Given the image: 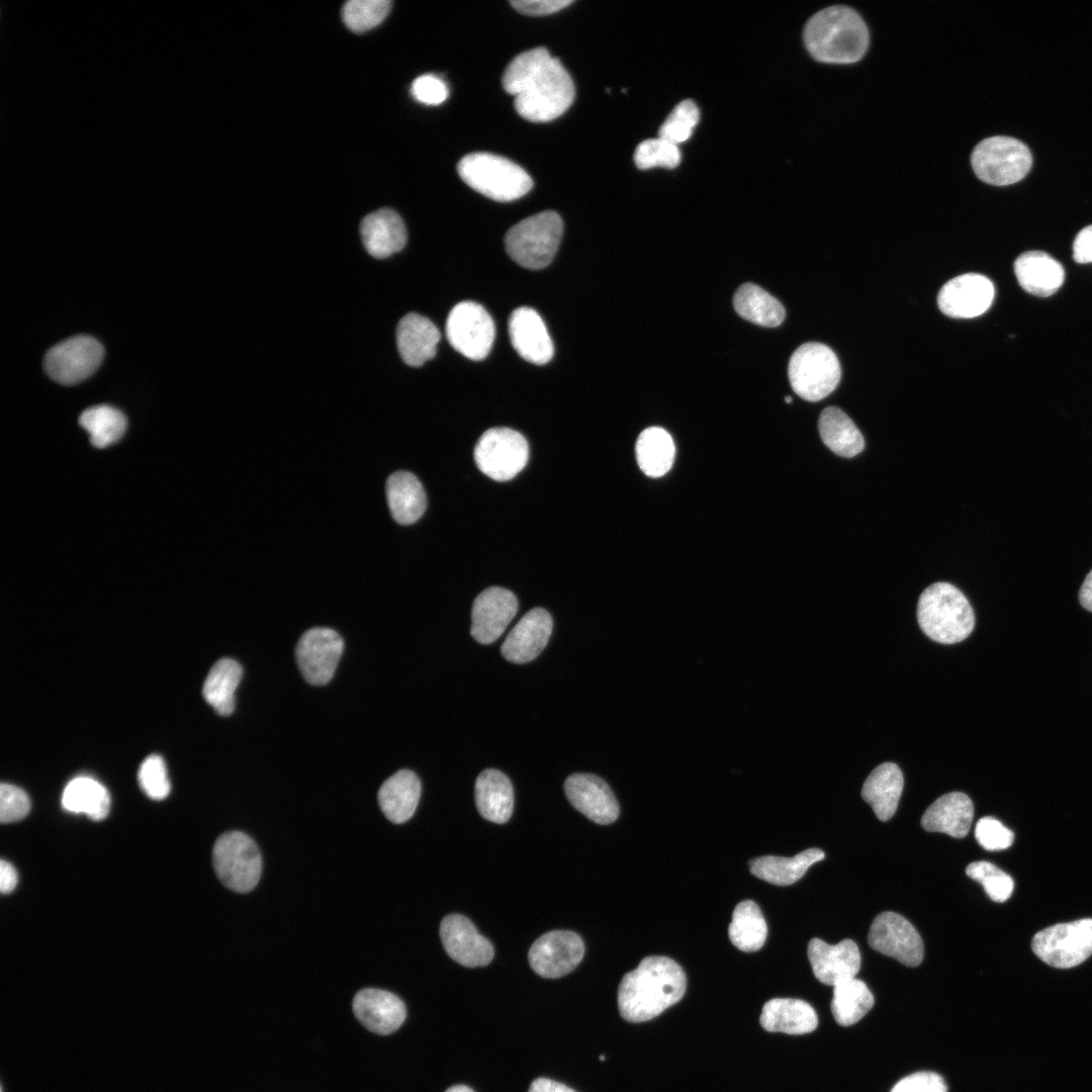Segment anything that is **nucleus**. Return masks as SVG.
Listing matches in <instances>:
<instances>
[{
    "label": "nucleus",
    "mask_w": 1092,
    "mask_h": 1092,
    "mask_svg": "<svg viewBox=\"0 0 1092 1092\" xmlns=\"http://www.w3.org/2000/svg\"><path fill=\"white\" fill-rule=\"evenodd\" d=\"M502 81L504 89L515 96L519 115L534 122L557 118L569 108L575 96L568 72L542 47L516 56Z\"/></svg>",
    "instance_id": "nucleus-1"
},
{
    "label": "nucleus",
    "mask_w": 1092,
    "mask_h": 1092,
    "mask_svg": "<svg viewBox=\"0 0 1092 1092\" xmlns=\"http://www.w3.org/2000/svg\"><path fill=\"white\" fill-rule=\"evenodd\" d=\"M686 988L685 972L675 961L661 956L646 957L621 980L620 1014L630 1022L650 1020L678 1002Z\"/></svg>",
    "instance_id": "nucleus-2"
},
{
    "label": "nucleus",
    "mask_w": 1092,
    "mask_h": 1092,
    "mask_svg": "<svg viewBox=\"0 0 1092 1092\" xmlns=\"http://www.w3.org/2000/svg\"><path fill=\"white\" fill-rule=\"evenodd\" d=\"M804 43L816 61L827 64H852L869 48V29L852 8L835 5L815 13L804 28Z\"/></svg>",
    "instance_id": "nucleus-3"
},
{
    "label": "nucleus",
    "mask_w": 1092,
    "mask_h": 1092,
    "mask_svg": "<svg viewBox=\"0 0 1092 1092\" xmlns=\"http://www.w3.org/2000/svg\"><path fill=\"white\" fill-rule=\"evenodd\" d=\"M917 620L923 633L941 644L966 639L975 626L969 601L948 582H935L922 592L917 605Z\"/></svg>",
    "instance_id": "nucleus-4"
},
{
    "label": "nucleus",
    "mask_w": 1092,
    "mask_h": 1092,
    "mask_svg": "<svg viewBox=\"0 0 1092 1092\" xmlns=\"http://www.w3.org/2000/svg\"><path fill=\"white\" fill-rule=\"evenodd\" d=\"M461 179L472 189L496 201H513L527 194L533 181L515 162L491 153L464 156L457 165Z\"/></svg>",
    "instance_id": "nucleus-5"
},
{
    "label": "nucleus",
    "mask_w": 1092,
    "mask_h": 1092,
    "mask_svg": "<svg viewBox=\"0 0 1092 1092\" xmlns=\"http://www.w3.org/2000/svg\"><path fill=\"white\" fill-rule=\"evenodd\" d=\"M563 234L558 213L546 210L513 225L506 234L505 246L509 256L527 269H542L554 258Z\"/></svg>",
    "instance_id": "nucleus-6"
},
{
    "label": "nucleus",
    "mask_w": 1092,
    "mask_h": 1092,
    "mask_svg": "<svg viewBox=\"0 0 1092 1092\" xmlns=\"http://www.w3.org/2000/svg\"><path fill=\"white\" fill-rule=\"evenodd\" d=\"M788 376L799 396L818 401L836 388L841 369L837 356L828 346L809 342L801 345L791 356Z\"/></svg>",
    "instance_id": "nucleus-7"
},
{
    "label": "nucleus",
    "mask_w": 1092,
    "mask_h": 1092,
    "mask_svg": "<svg viewBox=\"0 0 1092 1092\" xmlns=\"http://www.w3.org/2000/svg\"><path fill=\"white\" fill-rule=\"evenodd\" d=\"M971 164L977 177L995 186L1014 184L1023 179L1032 165L1025 144L1010 136H991L973 150Z\"/></svg>",
    "instance_id": "nucleus-8"
},
{
    "label": "nucleus",
    "mask_w": 1092,
    "mask_h": 1092,
    "mask_svg": "<svg viewBox=\"0 0 1092 1092\" xmlns=\"http://www.w3.org/2000/svg\"><path fill=\"white\" fill-rule=\"evenodd\" d=\"M212 863L219 881L230 890L248 893L258 884L262 857L255 841L241 831L221 834L212 848Z\"/></svg>",
    "instance_id": "nucleus-9"
},
{
    "label": "nucleus",
    "mask_w": 1092,
    "mask_h": 1092,
    "mask_svg": "<svg viewBox=\"0 0 1092 1092\" xmlns=\"http://www.w3.org/2000/svg\"><path fill=\"white\" fill-rule=\"evenodd\" d=\"M1031 947L1054 968L1076 967L1092 954V918L1046 927L1033 936Z\"/></svg>",
    "instance_id": "nucleus-10"
},
{
    "label": "nucleus",
    "mask_w": 1092,
    "mask_h": 1092,
    "mask_svg": "<svg viewBox=\"0 0 1092 1092\" xmlns=\"http://www.w3.org/2000/svg\"><path fill=\"white\" fill-rule=\"evenodd\" d=\"M526 438L510 428H491L479 438L474 459L479 470L496 481L514 478L527 464Z\"/></svg>",
    "instance_id": "nucleus-11"
},
{
    "label": "nucleus",
    "mask_w": 1092,
    "mask_h": 1092,
    "mask_svg": "<svg viewBox=\"0 0 1092 1092\" xmlns=\"http://www.w3.org/2000/svg\"><path fill=\"white\" fill-rule=\"evenodd\" d=\"M446 336L457 352L468 359L479 361L491 350L495 336L494 323L479 303L462 301L448 314Z\"/></svg>",
    "instance_id": "nucleus-12"
},
{
    "label": "nucleus",
    "mask_w": 1092,
    "mask_h": 1092,
    "mask_svg": "<svg viewBox=\"0 0 1092 1092\" xmlns=\"http://www.w3.org/2000/svg\"><path fill=\"white\" fill-rule=\"evenodd\" d=\"M103 356V347L97 340L76 336L52 347L44 356L43 366L53 380L72 385L93 374Z\"/></svg>",
    "instance_id": "nucleus-13"
},
{
    "label": "nucleus",
    "mask_w": 1092,
    "mask_h": 1092,
    "mask_svg": "<svg viewBox=\"0 0 1092 1092\" xmlns=\"http://www.w3.org/2000/svg\"><path fill=\"white\" fill-rule=\"evenodd\" d=\"M868 942L870 946L907 967H916L923 960L924 948L920 934L902 915L880 913L873 921Z\"/></svg>",
    "instance_id": "nucleus-14"
},
{
    "label": "nucleus",
    "mask_w": 1092,
    "mask_h": 1092,
    "mask_svg": "<svg viewBox=\"0 0 1092 1092\" xmlns=\"http://www.w3.org/2000/svg\"><path fill=\"white\" fill-rule=\"evenodd\" d=\"M343 649L342 637L330 628L316 627L304 632L295 648L297 666L304 679L313 686L328 684Z\"/></svg>",
    "instance_id": "nucleus-15"
},
{
    "label": "nucleus",
    "mask_w": 1092,
    "mask_h": 1092,
    "mask_svg": "<svg viewBox=\"0 0 1092 1092\" xmlns=\"http://www.w3.org/2000/svg\"><path fill=\"white\" fill-rule=\"evenodd\" d=\"M584 953L581 937L569 930H553L537 938L528 960L533 971L544 978H560L580 963Z\"/></svg>",
    "instance_id": "nucleus-16"
},
{
    "label": "nucleus",
    "mask_w": 1092,
    "mask_h": 1092,
    "mask_svg": "<svg viewBox=\"0 0 1092 1092\" xmlns=\"http://www.w3.org/2000/svg\"><path fill=\"white\" fill-rule=\"evenodd\" d=\"M994 295V285L989 278L967 273L952 278L941 287L937 303L939 309L950 317L972 318L987 311Z\"/></svg>",
    "instance_id": "nucleus-17"
},
{
    "label": "nucleus",
    "mask_w": 1092,
    "mask_h": 1092,
    "mask_svg": "<svg viewBox=\"0 0 1092 1092\" xmlns=\"http://www.w3.org/2000/svg\"><path fill=\"white\" fill-rule=\"evenodd\" d=\"M518 611V600L509 589L492 586L481 592L471 610L472 637L481 644L495 641Z\"/></svg>",
    "instance_id": "nucleus-18"
},
{
    "label": "nucleus",
    "mask_w": 1092,
    "mask_h": 1092,
    "mask_svg": "<svg viewBox=\"0 0 1092 1092\" xmlns=\"http://www.w3.org/2000/svg\"><path fill=\"white\" fill-rule=\"evenodd\" d=\"M440 937L448 956L461 966L484 967L493 958L491 942L461 914H450L442 919Z\"/></svg>",
    "instance_id": "nucleus-19"
},
{
    "label": "nucleus",
    "mask_w": 1092,
    "mask_h": 1092,
    "mask_svg": "<svg viewBox=\"0 0 1092 1092\" xmlns=\"http://www.w3.org/2000/svg\"><path fill=\"white\" fill-rule=\"evenodd\" d=\"M808 959L816 979L832 987L855 978L861 962L859 949L851 939L828 944L812 938L808 943Z\"/></svg>",
    "instance_id": "nucleus-20"
},
{
    "label": "nucleus",
    "mask_w": 1092,
    "mask_h": 1092,
    "mask_svg": "<svg viewBox=\"0 0 1092 1092\" xmlns=\"http://www.w3.org/2000/svg\"><path fill=\"white\" fill-rule=\"evenodd\" d=\"M569 803L598 824H610L619 816V804L609 785L592 774H573L564 783Z\"/></svg>",
    "instance_id": "nucleus-21"
},
{
    "label": "nucleus",
    "mask_w": 1092,
    "mask_h": 1092,
    "mask_svg": "<svg viewBox=\"0 0 1092 1092\" xmlns=\"http://www.w3.org/2000/svg\"><path fill=\"white\" fill-rule=\"evenodd\" d=\"M509 336L517 353L526 361L542 365L554 354V346L540 314L529 306L516 308L509 317Z\"/></svg>",
    "instance_id": "nucleus-22"
},
{
    "label": "nucleus",
    "mask_w": 1092,
    "mask_h": 1092,
    "mask_svg": "<svg viewBox=\"0 0 1092 1092\" xmlns=\"http://www.w3.org/2000/svg\"><path fill=\"white\" fill-rule=\"evenodd\" d=\"M552 626V618L545 609L530 610L506 637L500 647L502 655L514 663L532 661L548 643Z\"/></svg>",
    "instance_id": "nucleus-23"
},
{
    "label": "nucleus",
    "mask_w": 1092,
    "mask_h": 1092,
    "mask_svg": "<svg viewBox=\"0 0 1092 1092\" xmlns=\"http://www.w3.org/2000/svg\"><path fill=\"white\" fill-rule=\"evenodd\" d=\"M353 1011L369 1030L379 1034L395 1031L404 1021L406 1011L399 997L385 990L366 988L353 999Z\"/></svg>",
    "instance_id": "nucleus-24"
},
{
    "label": "nucleus",
    "mask_w": 1092,
    "mask_h": 1092,
    "mask_svg": "<svg viewBox=\"0 0 1092 1092\" xmlns=\"http://www.w3.org/2000/svg\"><path fill=\"white\" fill-rule=\"evenodd\" d=\"M360 235L364 248L376 259L399 252L407 239L402 218L390 208H381L366 215L360 223Z\"/></svg>",
    "instance_id": "nucleus-25"
},
{
    "label": "nucleus",
    "mask_w": 1092,
    "mask_h": 1092,
    "mask_svg": "<svg viewBox=\"0 0 1092 1092\" xmlns=\"http://www.w3.org/2000/svg\"><path fill=\"white\" fill-rule=\"evenodd\" d=\"M440 338L438 328L426 316L415 312L405 314L396 328L398 353L412 367L422 366L436 355Z\"/></svg>",
    "instance_id": "nucleus-26"
},
{
    "label": "nucleus",
    "mask_w": 1092,
    "mask_h": 1092,
    "mask_svg": "<svg viewBox=\"0 0 1092 1092\" xmlns=\"http://www.w3.org/2000/svg\"><path fill=\"white\" fill-rule=\"evenodd\" d=\"M974 806L962 792H950L936 799L924 812L921 826L928 832L946 833L956 838L965 837L971 827Z\"/></svg>",
    "instance_id": "nucleus-27"
},
{
    "label": "nucleus",
    "mask_w": 1092,
    "mask_h": 1092,
    "mask_svg": "<svg viewBox=\"0 0 1092 1092\" xmlns=\"http://www.w3.org/2000/svg\"><path fill=\"white\" fill-rule=\"evenodd\" d=\"M1014 273L1022 289L1038 297L1053 295L1065 280L1063 266L1042 251L1019 255L1014 262Z\"/></svg>",
    "instance_id": "nucleus-28"
},
{
    "label": "nucleus",
    "mask_w": 1092,
    "mask_h": 1092,
    "mask_svg": "<svg viewBox=\"0 0 1092 1092\" xmlns=\"http://www.w3.org/2000/svg\"><path fill=\"white\" fill-rule=\"evenodd\" d=\"M761 1026L769 1032L804 1034L818 1025L814 1008L801 999L774 998L762 1007L759 1017Z\"/></svg>",
    "instance_id": "nucleus-29"
},
{
    "label": "nucleus",
    "mask_w": 1092,
    "mask_h": 1092,
    "mask_svg": "<svg viewBox=\"0 0 1092 1092\" xmlns=\"http://www.w3.org/2000/svg\"><path fill=\"white\" fill-rule=\"evenodd\" d=\"M421 797V782L410 769H400L389 777L378 791V804L392 823L407 821L415 813Z\"/></svg>",
    "instance_id": "nucleus-30"
},
{
    "label": "nucleus",
    "mask_w": 1092,
    "mask_h": 1092,
    "mask_svg": "<svg viewBox=\"0 0 1092 1092\" xmlns=\"http://www.w3.org/2000/svg\"><path fill=\"white\" fill-rule=\"evenodd\" d=\"M475 804L484 819L506 823L514 808V790L509 778L494 768L480 772L475 782Z\"/></svg>",
    "instance_id": "nucleus-31"
},
{
    "label": "nucleus",
    "mask_w": 1092,
    "mask_h": 1092,
    "mask_svg": "<svg viewBox=\"0 0 1092 1092\" xmlns=\"http://www.w3.org/2000/svg\"><path fill=\"white\" fill-rule=\"evenodd\" d=\"M903 786V774L899 766L885 762L869 775L861 796L881 821H888L897 810Z\"/></svg>",
    "instance_id": "nucleus-32"
},
{
    "label": "nucleus",
    "mask_w": 1092,
    "mask_h": 1092,
    "mask_svg": "<svg viewBox=\"0 0 1092 1092\" xmlns=\"http://www.w3.org/2000/svg\"><path fill=\"white\" fill-rule=\"evenodd\" d=\"M386 496L393 519L401 525L418 521L427 507L422 483L408 471H397L388 477Z\"/></svg>",
    "instance_id": "nucleus-33"
},
{
    "label": "nucleus",
    "mask_w": 1092,
    "mask_h": 1092,
    "mask_svg": "<svg viewBox=\"0 0 1092 1092\" xmlns=\"http://www.w3.org/2000/svg\"><path fill=\"white\" fill-rule=\"evenodd\" d=\"M825 853L819 848H808L794 855L784 857L764 855L749 861V870L755 877L778 886H788L800 880L815 862L824 859Z\"/></svg>",
    "instance_id": "nucleus-34"
},
{
    "label": "nucleus",
    "mask_w": 1092,
    "mask_h": 1092,
    "mask_svg": "<svg viewBox=\"0 0 1092 1092\" xmlns=\"http://www.w3.org/2000/svg\"><path fill=\"white\" fill-rule=\"evenodd\" d=\"M820 437L833 453L844 458L859 454L864 448V440L851 421L840 408L828 406L822 411L818 421Z\"/></svg>",
    "instance_id": "nucleus-35"
},
{
    "label": "nucleus",
    "mask_w": 1092,
    "mask_h": 1092,
    "mask_svg": "<svg viewBox=\"0 0 1092 1092\" xmlns=\"http://www.w3.org/2000/svg\"><path fill=\"white\" fill-rule=\"evenodd\" d=\"M243 669L236 660L221 658L210 668L202 689L208 705L220 716H229L235 710V692L242 679Z\"/></svg>",
    "instance_id": "nucleus-36"
},
{
    "label": "nucleus",
    "mask_w": 1092,
    "mask_h": 1092,
    "mask_svg": "<svg viewBox=\"0 0 1092 1092\" xmlns=\"http://www.w3.org/2000/svg\"><path fill=\"white\" fill-rule=\"evenodd\" d=\"M733 304L741 317L766 328L780 326L786 314L776 297L753 283H744L736 290Z\"/></svg>",
    "instance_id": "nucleus-37"
},
{
    "label": "nucleus",
    "mask_w": 1092,
    "mask_h": 1092,
    "mask_svg": "<svg viewBox=\"0 0 1092 1092\" xmlns=\"http://www.w3.org/2000/svg\"><path fill=\"white\" fill-rule=\"evenodd\" d=\"M636 459L640 469L650 477H660L671 467L675 454L669 433L659 427L645 429L638 437Z\"/></svg>",
    "instance_id": "nucleus-38"
},
{
    "label": "nucleus",
    "mask_w": 1092,
    "mask_h": 1092,
    "mask_svg": "<svg viewBox=\"0 0 1092 1092\" xmlns=\"http://www.w3.org/2000/svg\"><path fill=\"white\" fill-rule=\"evenodd\" d=\"M62 805L69 812L84 813L90 819L100 821L109 813L110 797L107 790L97 781L87 777H78L66 786L62 796Z\"/></svg>",
    "instance_id": "nucleus-39"
},
{
    "label": "nucleus",
    "mask_w": 1092,
    "mask_h": 1092,
    "mask_svg": "<svg viewBox=\"0 0 1092 1092\" xmlns=\"http://www.w3.org/2000/svg\"><path fill=\"white\" fill-rule=\"evenodd\" d=\"M731 942L738 949L751 952L763 945L767 926L758 905L752 900H744L736 905L728 928Z\"/></svg>",
    "instance_id": "nucleus-40"
},
{
    "label": "nucleus",
    "mask_w": 1092,
    "mask_h": 1092,
    "mask_svg": "<svg viewBox=\"0 0 1092 1092\" xmlns=\"http://www.w3.org/2000/svg\"><path fill=\"white\" fill-rule=\"evenodd\" d=\"M874 996L864 982L853 978L833 987L831 1011L839 1025L859 1021L874 1006Z\"/></svg>",
    "instance_id": "nucleus-41"
},
{
    "label": "nucleus",
    "mask_w": 1092,
    "mask_h": 1092,
    "mask_svg": "<svg viewBox=\"0 0 1092 1092\" xmlns=\"http://www.w3.org/2000/svg\"><path fill=\"white\" fill-rule=\"evenodd\" d=\"M79 424L89 433L92 445L97 448H105L115 443L126 429L123 414L106 404L85 410L79 418Z\"/></svg>",
    "instance_id": "nucleus-42"
},
{
    "label": "nucleus",
    "mask_w": 1092,
    "mask_h": 1092,
    "mask_svg": "<svg viewBox=\"0 0 1092 1092\" xmlns=\"http://www.w3.org/2000/svg\"><path fill=\"white\" fill-rule=\"evenodd\" d=\"M390 8L389 0H351L344 5L342 17L349 29L363 32L381 23Z\"/></svg>",
    "instance_id": "nucleus-43"
},
{
    "label": "nucleus",
    "mask_w": 1092,
    "mask_h": 1092,
    "mask_svg": "<svg viewBox=\"0 0 1092 1092\" xmlns=\"http://www.w3.org/2000/svg\"><path fill=\"white\" fill-rule=\"evenodd\" d=\"M700 120L698 106L692 100L675 105L658 130V136L676 146L688 141Z\"/></svg>",
    "instance_id": "nucleus-44"
},
{
    "label": "nucleus",
    "mask_w": 1092,
    "mask_h": 1092,
    "mask_svg": "<svg viewBox=\"0 0 1092 1092\" xmlns=\"http://www.w3.org/2000/svg\"><path fill=\"white\" fill-rule=\"evenodd\" d=\"M966 874L979 882L989 898L997 903L1005 902L1012 894L1014 887L1012 878L989 861L970 863L966 868Z\"/></svg>",
    "instance_id": "nucleus-45"
},
{
    "label": "nucleus",
    "mask_w": 1092,
    "mask_h": 1092,
    "mask_svg": "<svg viewBox=\"0 0 1092 1092\" xmlns=\"http://www.w3.org/2000/svg\"><path fill=\"white\" fill-rule=\"evenodd\" d=\"M634 162L641 170L654 167L675 168L680 162V151L676 145L659 136L648 139L637 146Z\"/></svg>",
    "instance_id": "nucleus-46"
},
{
    "label": "nucleus",
    "mask_w": 1092,
    "mask_h": 1092,
    "mask_svg": "<svg viewBox=\"0 0 1092 1092\" xmlns=\"http://www.w3.org/2000/svg\"><path fill=\"white\" fill-rule=\"evenodd\" d=\"M138 780L143 792L152 800H163L170 792V782L163 758L152 754L141 764Z\"/></svg>",
    "instance_id": "nucleus-47"
},
{
    "label": "nucleus",
    "mask_w": 1092,
    "mask_h": 1092,
    "mask_svg": "<svg viewBox=\"0 0 1092 1092\" xmlns=\"http://www.w3.org/2000/svg\"><path fill=\"white\" fill-rule=\"evenodd\" d=\"M978 843L987 850H1002L1012 845L1014 833L993 817L981 818L975 828Z\"/></svg>",
    "instance_id": "nucleus-48"
},
{
    "label": "nucleus",
    "mask_w": 1092,
    "mask_h": 1092,
    "mask_svg": "<svg viewBox=\"0 0 1092 1092\" xmlns=\"http://www.w3.org/2000/svg\"><path fill=\"white\" fill-rule=\"evenodd\" d=\"M30 810V801L20 788L2 784L0 787V820L12 823L23 819Z\"/></svg>",
    "instance_id": "nucleus-49"
},
{
    "label": "nucleus",
    "mask_w": 1092,
    "mask_h": 1092,
    "mask_svg": "<svg viewBox=\"0 0 1092 1092\" xmlns=\"http://www.w3.org/2000/svg\"><path fill=\"white\" fill-rule=\"evenodd\" d=\"M942 1077L934 1072L921 1071L902 1078L890 1092H946Z\"/></svg>",
    "instance_id": "nucleus-50"
},
{
    "label": "nucleus",
    "mask_w": 1092,
    "mask_h": 1092,
    "mask_svg": "<svg viewBox=\"0 0 1092 1092\" xmlns=\"http://www.w3.org/2000/svg\"><path fill=\"white\" fill-rule=\"evenodd\" d=\"M411 91L418 101L429 105L441 104L448 97L447 85L432 74L418 77L413 82Z\"/></svg>",
    "instance_id": "nucleus-51"
},
{
    "label": "nucleus",
    "mask_w": 1092,
    "mask_h": 1092,
    "mask_svg": "<svg viewBox=\"0 0 1092 1092\" xmlns=\"http://www.w3.org/2000/svg\"><path fill=\"white\" fill-rule=\"evenodd\" d=\"M572 2V0H515L510 3L522 14L546 15L557 12Z\"/></svg>",
    "instance_id": "nucleus-52"
},
{
    "label": "nucleus",
    "mask_w": 1092,
    "mask_h": 1092,
    "mask_svg": "<svg viewBox=\"0 0 1092 1092\" xmlns=\"http://www.w3.org/2000/svg\"><path fill=\"white\" fill-rule=\"evenodd\" d=\"M1073 259L1079 264L1092 263V224L1077 234L1073 243Z\"/></svg>",
    "instance_id": "nucleus-53"
},
{
    "label": "nucleus",
    "mask_w": 1092,
    "mask_h": 1092,
    "mask_svg": "<svg viewBox=\"0 0 1092 1092\" xmlns=\"http://www.w3.org/2000/svg\"><path fill=\"white\" fill-rule=\"evenodd\" d=\"M17 872L13 866L2 859L0 862V891L2 894L11 893L17 885Z\"/></svg>",
    "instance_id": "nucleus-54"
},
{
    "label": "nucleus",
    "mask_w": 1092,
    "mask_h": 1092,
    "mask_svg": "<svg viewBox=\"0 0 1092 1092\" xmlns=\"http://www.w3.org/2000/svg\"><path fill=\"white\" fill-rule=\"evenodd\" d=\"M528 1092H576L570 1087L548 1078L535 1079Z\"/></svg>",
    "instance_id": "nucleus-55"
},
{
    "label": "nucleus",
    "mask_w": 1092,
    "mask_h": 1092,
    "mask_svg": "<svg viewBox=\"0 0 1092 1092\" xmlns=\"http://www.w3.org/2000/svg\"><path fill=\"white\" fill-rule=\"evenodd\" d=\"M1079 600L1082 607L1092 612V570L1088 573L1080 588Z\"/></svg>",
    "instance_id": "nucleus-56"
},
{
    "label": "nucleus",
    "mask_w": 1092,
    "mask_h": 1092,
    "mask_svg": "<svg viewBox=\"0 0 1092 1092\" xmlns=\"http://www.w3.org/2000/svg\"><path fill=\"white\" fill-rule=\"evenodd\" d=\"M445 1092H474L471 1088L465 1085H454L447 1089Z\"/></svg>",
    "instance_id": "nucleus-57"
},
{
    "label": "nucleus",
    "mask_w": 1092,
    "mask_h": 1092,
    "mask_svg": "<svg viewBox=\"0 0 1092 1092\" xmlns=\"http://www.w3.org/2000/svg\"><path fill=\"white\" fill-rule=\"evenodd\" d=\"M786 401H787V402H791V401H792V398H791L790 396H787V397H786Z\"/></svg>",
    "instance_id": "nucleus-58"
}]
</instances>
